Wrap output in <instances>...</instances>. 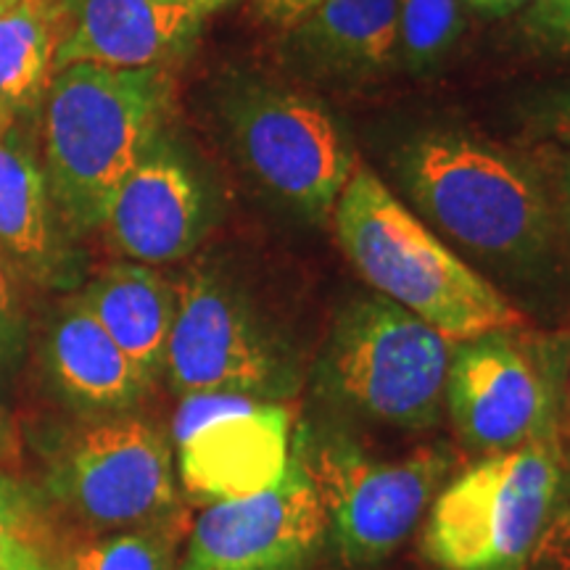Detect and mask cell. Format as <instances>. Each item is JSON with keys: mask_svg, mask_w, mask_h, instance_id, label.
<instances>
[{"mask_svg": "<svg viewBox=\"0 0 570 570\" xmlns=\"http://www.w3.org/2000/svg\"><path fill=\"white\" fill-rule=\"evenodd\" d=\"M51 570H61V566L59 568H51Z\"/></svg>", "mask_w": 570, "mask_h": 570, "instance_id": "obj_35", "label": "cell"}, {"mask_svg": "<svg viewBox=\"0 0 570 570\" xmlns=\"http://www.w3.org/2000/svg\"><path fill=\"white\" fill-rule=\"evenodd\" d=\"M212 219L214 202L202 169L161 130L114 190L98 233L127 262L156 267L194 254Z\"/></svg>", "mask_w": 570, "mask_h": 570, "instance_id": "obj_13", "label": "cell"}, {"mask_svg": "<svg viewBox=\"0 0 570 570\" xmlns=\"http://www.w3.org/2000/svg\"><path fill=\"white\" fill-rule=\"evenodd\" d=\"M454 344L389 302L356 298L341 312L320 360L327 394L383 425L423 431L444 412Z\"/></svg>", "mask_w": 570, "mask_h": 570, "instance_id": "obj_5", "label": "cell"}, {"mask_svg": "<svg viewBox=\"0 0 570 570\" xmlns=\"http://www.w3.org/2000/svg\"><path fill=\"white\" fill-rule=\"evenodd\" d=\"M320 3H323V0H259L265 19L273 21V24L285 27V30H291L304 13H309Z\"/></svg>", "mask_w": 570, "mask_h": 570, "instance_id": "obj_27", "label": "cell"}, {"mask_svg": "<svg viewBox=\"0 0 570 570\" xmlns=\"http://www.w3.org/2000/svg\"><path fill=\"white\" fill-rule=\"evenodd\" d=\"M531 341L550 383L558 423L570 425V327L550 336H531Z\"/></svg>", "mask_w": 570, "mask_h": 570, "instance_id": "obj_25", "label": "cell"}, {"mask_svg": "<svg viewBox=\"0 0 570 570\" xmlns=\"http://www.w3.org/2000/svg\"><path fill=\"white\" fill-rule=\"evenodd\" d=\"M173 71L71 63L40 106V156L53 202L77 240L98 233L119 183L167 122Z\"/></svg>", "mask_w": 570, "mask_h": 570, "instance_id": "obj_1", "label": "cell"}, {"mask_svg": "<svg viewBox=\"0 0 570 570\" xmlns=\"http://www.w3.org/2000/svg\"><path fill=\"white\" fill-rule=\"evenodd\" d=\"M188 3H194L198 11L209 13V11H217V9H223V6L230 3V0H188Z\"/></svg>", "mask_w": 570, "mask_h": 570, "instance_id": "obj_32", "label": "cell"}, {"mask_svg": "<svg viewBox=\"0 0 570 570\" xmlns=\"http://www.w3.org/2000/svg\"><path fill=\"white\" fill-rule=\"evenodd\" d=\"M325 539V510L294 444L275 487L206 504L175 570H309Z\"/></svg>", "mask_w": 570, "mask_h": 570, "instance_id": "obj_12", "label": "cell"}, {"mask_svg": "<svg viewBox=\"0 0 570 570\" xmlns=\"http://www.w3.org/2000/svg\"><path fill=\"white\" fill-rule=\"evenodd\" d=\"M465 0H399V63L428 71L460 40Z\"/></svg>", "mask_w": 570, "mask_h": 570, "instance_id": "obj_22", "label": "cell"}, {"mask_svg": "<svg viewBox=\"0 0 570 570\" xmlns=\"http://www.w3.org/2000/svg\"><path fill=\"white\" fill-rule=\"evenodd\" d=\"M51 520L46 497L30 483L0 473V570H51Z\"/></svg>", "mask_w": 570, "mask_h": 570, "instance_id": "obj_21", "label": "cell"}, {"mask_svg": "<svg viewBox=\"0 0 570 570\" xmlns=\"http://www.w3.org/2000/svg\"><path fill=\"white\" fill-rule=\"evenodd\" d=\"M520 30L537 48L570 53V0H533L525 6Z\"/></svg>", "mask_w": 570, "mask_h": 570, "instance_id": "obj_24", "label": "cell"}, {"mask_svg": "<svg viewBox=\"0 0 570 570\" xmlns=\"http://www.w3.org/2000/svg\"><path fill=\"white\" fill-rule=\"evenodd\" d=\"M0 256L21 283L42 291H71L85 275V256L53 202L30 119H13L0 132Z\"/></svg>", "mask_w": 570, "mask_h": 570, "instance_id": "obj_14", "label": "cell"}, {"mask_svg": "<svg viewBox=\"0 0 570 570\" xmlns=\"http://www.w3.org/2000/svg\"><path fill=\"white\" fill-rule=\"evenodd\" d=\"M42 367L56 394L85 417L132 412L154 386L92 317L80 294L56 306L42 338Z\"/></svg>", "mask_w": 570, "mask_h": 570, "instance_id": "obj_16", "label": "cell"}, {"mask_svg": "<svg viewBox=\"0 0 570 570\" xmlns=\"http://www.w3.org/2000/svg\"><path fill=\"white\" fill-rule=\"evenodd\" d=\"M294 444L325 510L327 537L352 566L391 558L452 470V458L441 449L375 458L346 433L312 425H298Z\"/></svg>", "mask_w": 570, "mask_h": 570, "instance_id": "obj_6", "label": "cell"}, {"mask_svg": "<svg viewBox=\"0 0 570 570\" xmlns=\"http://www.w3.org/2000/svg\"><path fill=\"white\" fill-rule=\"evenodd\" d=\"M412 204L468 252L518 269L550 259L560 230L552 188L518 156L465 132H423L399 151Z\"/></svg>", "mask_w": 570, "mask_h": 570, "instance_id": "obj_3", "label": "cell"}, {"mask_svg": "<svg viewBox=\"0 0 570 570\" xmlns=\"http://www.w3.org/2000/svg\"><path fill=\"white\" fill-rule=\"evenodd\" d=\"M13 3H19V0H0V11H6V9H11Z\"/></svg>", "mask_w": 570, "mask_h": 570, "instance_id": "obj_34", "label": "cell"}, {"mask_svg": "<svg viewBox=\"0 0 570 570\" xmlns=\"http://www.w3.org/2000/svg\"><path fill=\"white\" fill-rule=\"evenodd\" d=\"M554 206H558L560 223L570 230V154L560 156L558 169H554Z\"/></svg>", "mask_w": 570, "mask_h": 570, "instance_id": "obj_29", "label": "cell"}, {"mask_svg": "<svg viewBox=\"0 0 570 570\" xmlns=\"http://www.w3.org/2000/svg\"><path fill=\"white\" fill-rule=\"evenodd\" d=\"M177 481L198 504L275 487L294 454V407L235 391L180 396L173 417Z\"/></svg>", "mask_w": 570, "mask_h": 570, "instance_id": "obj_10", "label": "cell"}, {"mask_svg": "<svg viewBox=\"0 0 570 570\" xmlns=\"http://www.w3.org/2000/svg\"><path fill=\"white\" fill-rule=\"evenodd\" d=\"M562 473L560 436L481 458L428 508L425 558L441 570H529Z\"/></svg>", "mask_w": 570, "mask_h": 570, "instance_id": "obj_4", "label": "cell"}, {"mask_svg": "<svg viewBox=\"0 0 570 570\" xmlns=\"http://www.w3.org/2000/svg\"><path fill=\"white\" fill-rule=\"evenodd\" d=\"M67 0H19L0 11V104L17 119L40 111L56 75Z\"/></svg>", "mask_w": 570, "mask_h": 570, "instance_id": "obj_19", "label": "cell"}, {"mask_svg": "<svg viewBox=\"0 0 570 570\" xmlns=\"http://www.w3.org/2000/svg\"><path fill=\"white\" fill-rule=\"evenodd\" d=\"M80 298L135 365L159 381L177 309L175 283L151 265L117 262L92 277Z\"/></svg>", "mask_w": 570, "mask_h": 570, "instance_id": "obj_18", "label": "cell"}, {"mask_svg": "<svg viewBox=\"0 0 570 570\" xmlns=\"http://www.w3.org/2000/svg\"><path fill=\"white\" fill-rule=\"evenodd\" d=\"M175 288L164 375L177 396L235 391L283 402L294 394V356L225 275L198 265Z\"/></svg>", "mask_w": 570, "mask_h": 570, "instance_id": "obj_9", "label": "cell"}, {"mask_svg": "<svg viewBox=\"0 0 570 570\" xmlns=\"http://www.w3.org/2000/svg\"><path fill=\"white\" fill-rule=\"evenodd\" d=\"M185 529L183 515L146 529L96 533L67 554L61 570H175Z\"/></svg>", "mask_w": 570, "mask_h": 570, "instance_id": "obj_20", "label": "cell"}, {"mask_svg": "<svg viewBox=\"0 0 570 570\" xmlns=\"http://www.w3.org/2000/svg\"><path fill=\"white\" fill-rule=\"evenodd\" d=\"M465 3L473 6L475 11L497 13V17H504V13L525 9V6L533 3V0H465Z\"/></svg>", "mask_w": 570, "mask_h": 570, "instance_id": "obj_30", "label": "cell"}, {"mask_svg": "<svg viewBox=\"0 0 570 570\" xmlns=\"http://www.w3.org/2000/svg\"><path fill=\"white\" fill-rule=\"evenodd\" d=\"M544 127L560 146H566L570 151V90L560 92V96L547 106Z\"/></svg>", "mask_w": 570, "mask_h": 570, "instance_id": "obj_28", "label": "cell"}, {"mask_svg": "<svg viewBox=\"0 0 570 570\" xmlns=\"http://www.w3.org/2000/svg\"><path fill=\"white\" fill-rule=\"evenodd\" d=\"M444 407L462 444L481 458L560 436L544 367L520 327L454 344Z\"/></svg>", "mask_w": 570, "mask_h": 570, "instance_id": "obj_11", "label": "cell"}, {"mask_svg": "<svg viewBox=\"0 0 570 570\" xmlns=\"http://www.w3.org/2000/svg\"><path fill=\"white\" fill-rule=\"evenodd\" d=\"M331 217L341 252L356 273L452 344L525 325L515 304L465 265L362 164L354 167Z\"/></svg>", "mask_w": 570, "mask_h": 570, "instance_id": "obj_2", "label": "cell"}, {"mask_svg": "<svg viewBox=\"0 0 570 570\" xmlns=\"http://www.w3.org/2000/svg\"><path fill=\"white\" fill-rule=\"evenodd\" d=\"M46 491L92 533L130 531L183 518L169 439L148 420L90 417L53 449Z\"/></svg>", "mask_w": 570, "mask_h": 570, "instance_id": "obj_8", "label": "cell"}, {"mask_svg": "<svg viewBox=\"0 0 570 570\" xmlns=\"http://www.w3.org/2000/svg\"><path fill=\"white\" fill-rule=\"evenodd\" d=\"M217 104L240 167L302 217H331L356 167L333 114L304 92L256 80H230Z\"/></svg>", "mask_w": 570, "mask_h": 570, "instance_id": "obj_7", "label": "cell"}, {"mask_svg": "<svg viewBox=\"0 0 570 570\" xmlns=\"http://www.w3.org/2000/svg\"><path fill=\"white\" fill-rule=\"evenodd\" d=\"M291 51L336 80L383 75L399 61V0H323L291 27Z\"/></svg>", "mask_w": 570, "mask_h": 570, "instance_id": "obj_17", "label": "cell"}, {"mask_svg": "<svg viewBox=\"0 0 570 570\" xmlns=\"http://www.w3.org/2000/svg\"><path fill=\"white\" fill-rule=\"evenodd\" d=\"M13 119H17V117H13V114H11L9 109H6L3 104H0V132H3L6 127H9V125L13 122Z\"/></svg>", "mask_w": 570, "mask_h": 570, "instance_id": "obj_33", "label": "cell"}, {"mask_svg": "<svg viewBox=\"0 0 570 570\" xmlns=\"http://www.w3.org/2000/svg\"><path fill=\"white\" fill-rule=\"evenodd\" d=\"M27 344H30V317L21 296V281L0 256V375H11L21 365Z\"/></svg>", "mask_w": 570, "mask_h": 570, "instance_id": "obj_23", "label": "cell"}, {"mask_svg": "<svg viewBox=\"0 0 570 570\" xmlns=\"http://www.w3.org/2000/svg\"><path fill=\"white\" fill-rule=\"evenodd\" d=\"M531 566L539 570H570V458H566L558 504H554L550 523L541 533Z\"/></svg>", "mask_w": 570, "mask_h": 570, "instance_id": "obj_26", "label": "cell"}, {"mask_svg": "<svg viewBox=\"0 0 570 570\" xmlns=\"http://www.w3.org/2000/svg\"><path fill=\"white\" fill-rule=\"evenodd\" d=\"M204 17L188 0H67L56 71L71 63L169 69L196 46Z\"/></svg>", "mask_w": 570, "mask_h": 570, "instance_id": "obj_15", "label": "cell"}, {"mask_svg": "<svg viewBox=\"0 0 570 570\" xmlns=\"http://www.w3.org/2000/svg\"><path fill=\"white\" fill-rule=\"evenodd\" d=\"M17 454V433H13L9 412L0 404V462H9Z\"/></svg>", "mask_w": 570, "mask_h": 570, "instance_id": "obj_31", "label": "cell"}]
</instances>
